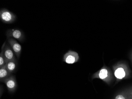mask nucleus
<instances>
[{
    "mask_svg": "<svg viewBox=\"0 0 132 99\" xmlns=\"http://www.w3.org/2000/svg\"><path fill=\"white\" fill-rule=\"evenodd\" d=\"M0 19L3 23L11 24L16 19V16L6 9H1L0 10Z\"/></svg>",
    "mask_w": 132,
    "mask_h": 99,
    "instance_id": "f257e3e1",
    "label": "nucleus"
},
{
    "mask_svg": "<svg viewBox=\"0 0 132 99\" xmlns=\"http://www.w3.org/2000/svg\"><path fill=\"white\" fill-rule=\"evenodd\" d=\"M7 38H12L17 39L21 42L25 41V36L22 31L19 29H10L8 30L6 33Z\"/></svg>",
    "mask_w": 132,
    "mask_h": 99,
    "instance_id": "f03ea898",
    "label": "nucleus"
},
{
    "mask_svg": "<svg viewBox=\"0 0 132 99\" xmlns=\"http://www.w3.org/2000/svg\"><path fill=\"white\" fill-rule=\"evenodd\" d=\"M2 82L5 84L10 93H14L16 91L18 88V84L15 76L12 75L4 80Z\"/></svg>",
    "mask_w": 132,
    "mask_h": 99,
    "instance_id": "7ed1b4c3",
    "label": "nucleus"
},
{
    "mask_svg": "<svg viewBox=\"0 0 132 99\" xmlns=\"http://www.w3.org/2000/svg\"><path fill=\"white\" fill-rule=\"evenodd\" d=\"M2 50L6 63L11 60H16V56L9 44L4 43L2 47Z\"/></svg>",
    "mask_w": 132,
    "mask_h": 99,
    "instance_id": "20e7f679",
    "label": "nucleus"
},
{
    "mask_svg": "<svg viewBox=\"0 0 132 99\" xmlns=\"http://www.w3.org/2000/svg\"><path fill=\"white\" fill-rule=\"evenodd\" d=\"M7 41L14 52L17 58L19 59L22 51L21 46L15 39L12 38H7Z\"/></svg>",
    "mask_w": 132,
    "mask_h": 99,
    "instance_id": "39448f33",
    "label": "nucleus"
},
{
    "mask_svg": "<svg viewBox=\"0 0 132 99\" xmlns=\"http://www.w3.org/2000/svg\"><path fill=\"white\" fill-rule=\"evenodd\" d=\"M79 57L76 52L70 51L64 55V61L68 64H73L78 62Z\"/></svg>",
    "mask_w": 132,
    "mask_h": 99,
    "instance_id": "423d86ee",
    "label": "nucleus"
},
{
    "mask_svg": "<svg viewBox=\"0 0 132 99\" xmlns=\"http://www.w3.org/2000/svg\"><path fill=\"white\" fill-rule=\"evenodd\" d=\"M6 67L11 74L15 73L18 69V63L17 59L9 61L6 63Z\"/></svg>",
    "mask_w": 132,
    "mask_h": 99,
    "instance_id": "0eeeda50",
    "label": "nucleus"
},
{
    "mask_svg": "<svg viewBox=\"0 0 132 99\" xmlns=\"http://www.w3.org/2000/svg\"><path fill=\"white\" fill-rule=\"evenodd\" d=\"M12 75V74L9 72L5 65L0 67V80L1 82Z\"/></svg>",
    "mask_w": 132,
    "mask_h": 99,
    "instance_id": "6e6552de",
    "label": "nucleus"
},
{
    "mask_svg": "<svg viewBox=\"0 0 132 99\" xmlns=\"http://www.w3.org/2000/svg\"><path fill=\"white\" fill-rule=\"evenodd\" d=\"M125 75V72L122 68H119L115 72V75L118 79H122L124 77Z\"/></svg>",
    "mask_w": 132,
    "mask_h": 99,
    "instance_id": "1a4fd4ad",
    "label": "nucleus"
},
{
    "mask_svg": "<svg viewBox=\"0 0 132 99\" xmlns=\"http://www.w3.org/2000/svg\"><path fill=\"white\" fill-rule=\"evenodd\" d=\"M6 63V62L4 56L3 52V50H1V52L0 54V67L5 66Z\"/></svg>",
    "mask_w": 132,
    "mask_h": 99,
    "instance_id": "9d476101",
    "label": "nucleus"
},
{
    "mask_svg": "<svg viewBox=\"0 0 132 99\" xmlns=\"http://www.w3.org/2000/svg\"><path fill=\"white\" fill-rule=\"evenodd\" d=\"M99 77L101 79H104L106 78L108 76L107 70L106 69H103L100 71Z\"/></svg>",
    "mask_w": 132,
    "mask_h": 99,
    "instance_id": "9b49d317",
    "label": "nucleus"
},
{
    "mask_svg": "<svg viewBox=\"0 0 132 99\" xmlns=\"http://www.w3.org/2000/svg\"><path fill=\"white\" fill-rule=\"evenodd\" d=\"M116 99H125V98L122 95H119L116 97Z\"/></svg>",
    "mask_w": 132,
    "mask_h": 99,
    "instance_id": "f8f14e48",
    "label": "nucleus"
}]
</instances>
